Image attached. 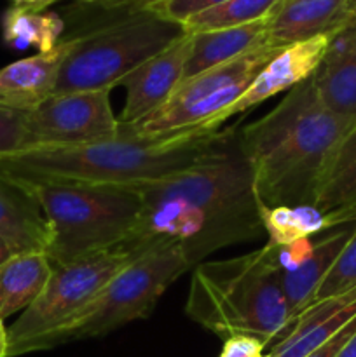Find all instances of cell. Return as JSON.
I'll list each match as a JSON object with an SVG mask.
<instances>
[{
    "instance_id": "d6986e66",
    "label": "cell",
    "mask_w": 356,
    "mask_h": 357,
    "mask_svg": "<svg viewBox=\"0 0 356 357\" xmlns=\"http://www.w3.org/2000/svg\"><path fill=\"white\" fill-rule=\"evenodd\" d=\"M269 21L271 17L243 24V26L191 33L192 47L187 65H185L184 80L206 72L213 66L230 61L237 56H243L244 52L251 51L258 44L267 40Z\"/></svg>"
},
{
    "instance_id": "7c38bea8",
    "label": "cell",
    "mask_w": 356,
    "mask_h": 357,
    "mask_svg": "<svg viewBox=\"0 0 356 357\" xmlns=\"http://www.w3.org/2000/svg\"><path fill=\"white\" fill-rule=\"evenodd\" d=\"M191 47L192 35L187 33L159 54L136 66L119 82L128 94L119 124H135L170 100L178 84L184 80Z\"/></svg>"
},
{
    "instance_id": "277c9868",
    "label": "cell",
    "mask_w": 356,
    "mask_h": 357,
    "mask_svg": "<svg viewBox=\"0 0 356 357\" xmlns=\"http://www.w3.org/2000/svg\"><path fill=\"white\" fill-rule=\"evenodd\" d=\"M185 314L225 340L250 337L264 347L281 342L297 321L267 244L192 268Z\"/></svg>"
},
{
    "instance_id": "8992f818",
    "label": "cell",
    "mask_w": 356,
    "mask_h": 357,
    "mask_svg": "<svg viewBox=\"0 0 356 357\" xmlns=\"http://www.w3.org/2000/svg\"><path fill=\"white\" fill-rule=\"evenodd\" d=\"M187 35L184 24L152 10L122 13L110 23L68 38L54 94L119 86L129 72Z\"/></svg>"
},
{
    "instance_id": "4fadbf2b",
    "label": "cell",
    "mask_w": 356,
    "mask_h": 357,
    "mask_svg": "<svg viewBox=\"0 0 356 357\" xmlns=\"http://www.w3.org/2000/svg\"><path fill=\"white\" fill-rule=\"evenodd\" d=\"M330 37L323 35V37L297 42V44H290L279 49L278 54L255 77L243 96L220 115V126L232 115L244 114L257 105L271 100L276 94L288 93L300 82L313 77L318 66L323 61Z\"/></svg>"
},
{
    "instance_id": "ac0fdd59",
    "label": "cell",
    "mask_w": 356,
    "mask_h": 357,
    "mask_svg": "<svg viewBox=\"0 0 356 357\" xmlns=\"http://www.w3.org/2000/svg\"><path fill=\"white\" fill-rule=\"evenodd\" d=\"M0 237H3L16 253H45L49 246V227L37 202L2 178Z\"/></svg>"
},
{
    "instance_id": "d4e9b609",
    "label": "cell",
    "mask_w": 356,
    "mask_h": 357,
    "mask_svg": "<svg viewBox=\"0 0 356 357\" xmlns=\"http://www.w3.org/2000/svg\"><path fill=\"white\" fill-rule=\"evenodd\" d=\"M356 288V229L342 251L339 253L337 260L334 261L332 268L328 271L327 278L323 279L321 286L318 288L313 302L332 298V296L344 295Z\"/></svg>"
},
{
    "instance_id": "5b68a950",
    "label": "cell",
    "mask_w": 356,
    "mask_h": 357,
    "mask_svg": "<svg viewBox=\"0 0 356 357\" xmlns=\"http://www.w3.org/2000/svg\"><path fill=\"white\" fill-rule=\"evenodd\" d=\"M49 227L45 255L54 265L117 250L138 222L142 199L131 185L20 183Z\"/></svg>"
},
{
    "instance_id": "e575fe53",
    "label": "cell",
    "mask_w": 356,
    "mask_h": 357,
    "mask_svg": "<svg viewBox=\"0 0 356 357\" xmlns=\"http://www.w3.org/2000/svg\"><path fill=\"white\" fill-rule=\"evenodd\" d=\"M349 13L356 20V0H349Z\"/></svg>"
},
{
    "instance_id": "484cf974",
    "label": "cell",
    "mask_w": 356,
    "mask_h": 357,
    "mask_svg": "<svg viewBox=\"0 0 356 357\" xmlns=\"http://www.w3.org/2000/svg\"><path fill=\"white\" fill-rule=\"evenodd\" d=\"M30 146L31 139L24 126V112L0 107V157Z\"/></svg>"
},
{
    "instance_id": "74e56055",
    "label": "cell",
    "mask_w": 356,
    "mask_h": 357,
    "mask_svg": "<svg viewBox=\"0 0 356 357\" xmlns=\"http://www.w3.org/2000/svg\"><path fill=\"white\" fill-rule=\"evenodd\" d=\"M260 357H272V356H269V354H267V356H260Z\"/></svg>"
},
{
    "instance_id": "cb8c5ba5",
    "label": "cell",
    "mask_w": 356,
    "mask_h": 357,
    "mask_svg": "<svg viewBox=\"0 0 356 357\" xmlns=\"http://www.w3.org/2000/svg\"><path fill=\"white\" fill-rule=\"evenodd\" d=\"M283 0H225L194 14L184 23L187 33L223 30L265 20L274 14Z\"/></svg>"
},
{
    "instance_id": "4dcf8cb0",
    "label": "cell",
    "mask_w": 356,
    "mask_h": 357,
    "mask_svg": "<svg viewBox=\"0 0 356 357\" xmlns=\"http://www.w3.org/2000/svg\"><path fill=\"white\" fill-rule=\"evenodd\" d=\"M337 357H356V331L351 335V338L346 342V345L341 349Z\"/></svg>"
},
{
    "instance_id": "8fae6325",
    "label": "cell",
    "mask_w": 356,
    "mask_h": 357,
    "mask_svg": "<svg viewBox=\"0 0 356 357\" xmlns=\"http://www.w3.org/2000/svg\"><path fill=\"white\" fill-rule=\"evenodd\" d=\"M355 229L356 222H349L335 227L334 232L321 237L316 243L311 239H300L286 246L267 243L293 316L299 317L300 312L311 305L318 288Z\"/></svg>"
},
{
    "instance_id": "83f0119b",
    "label": "cell",
    "mask_w": 356,
    "mask_h": 357,
    "mask_svg": "<svg viewBox=\"0 0 356 357\" xmlns=\"http://www.w3.org/2000/svg\"><path fill=\"white\" fill-rule=\"evenodd\" d=\"M264 344L250 337L227 338L220 357H260Z\"/></svg>"
},
{
    "instance_id": "52a82bcc",
    "label": "cell",
    "mask_w": 356,
    "mask_h": 357,
    "mask_svg": "<svg viewBox=\"0 0 356 357\" xmlns=\"http://www.w3.org/2000/svg\"><path fill=\"white\" fill-rule=\"evenodd\" d=\"M188 271L184 253L175 244H159L143 251L103 286L75 319L52 337L49 349L103 337L133 321L145 319L163 293Z\"/></svg>"
},
{
    "instance_id": "5bb4252c",
    "label": "cell",
    "mask_w": 356,
    "mask_h": 357,
    "mask_svg": "<svg viewBox=\"0 0 356 357\" xmlns=\"http://www.w3.org/2000/svg\"><path fill=\"white\" fill-rule=\"evenodd\" d=\"M314 89L327 110L356 119V20L335 31L323 61L313 75Z\"/></svg>"
},
{
    "instance_id": "9c48e42d",
    "label": "cell",
    "mask_w": 356,
    "mask_h": 357,
    "mask_svg": "<svg viewBox=\"0 0 356 357\" xmlns=\"http://www.w3.org/2000/svg\"><path fill=\"white\" fill-rule=\"evenodd\" d=\"M131 260V255L117 248L68 265H54L37 300L7 328V357L47 351L52 337L75 319Z\"/></svg>"
},
{
    "instance_id": "f546056e",
    "label": "cell",
    "mask_w": 356,
    "mask_h": 357,
    "mask_svg": "<svg viewBox=\"0 0 356 357\" xmlns=\"http://www.w3.org/2000/svg\"><path fill=\"white\" fill-rule=\"evenodd\" d=\"M138 0H101V2H98V6L105 10H121V13H124L126 9H129Z\"/></svg>"
},
{
    "instance_id": "3957f363",
    "label": "cell",
    "mask_w": 356,
    "mask_h": 357,
    "mask_svg": "<svg viewBox=\"0 0 356 357\" xmlns=\"http://www.w3.org/2000/svg\"><path fill=\"white\" fill-rule=\"evenodd\" d=\"M230 128H191L161 136H119L77 145H35L0 157V178L13 185H129L194 166L212 153Z\"/></svg>"
},
{
    "instance_id": "836d02e7",
    "label": "cell",
    "mask_w": 356,
    "mask_h": 357,
    "mask_svg": "<svg viewBox=\"0 0 356 357\" xmlns=\"http://www.w3.org/2000/svg\"><path fill=\"white\" fill-rule=\"evenodd\" d=\"M10 2H14V6H27L40 10V0H10Z\"/></svg>"
},
{
    "instance_id": "ba28073f",
    "label": "cell",
    "mask_w": 356,
    "mask_h": 357,
    "mask_svg": "<svg viewBox=\"0 0 356 357\" xmlns=\"http://www.w3.org/2000/svg\"><path fill=\"white\" fill-rule=\"evenodd\" d=\"M279 49L281 45L265 40L243 56L181 80L163 107L135 124L121 126V132L161 136L191 128L218 131L220 115L243 96Z\"/></svg>"
},
{
    "instance_id": "d6a6232c",
    "label": "cell",
    "mask_w": 356,
    "mask_h": 357,
    "mask_svg": "<svg viewBox=\"0 0 356 357\" xmlns=\"http://www.w3.org/2000/svg\"><path fill=\"white\" fill-rule=\"evenodd\" d=\"M9 352V338H7V328L3 319H0V357H7Z\"/></svg>"
},
{
    "instance_id": "603a6c76",
    "label": "cell",
    "mask_w": 356,
    "mask_h": 357,
    "mask_svg": "<svg viewBox=\"0 0 356 357\" xmlns=\"http://www.w3.org/2000/svg\"><path fill=\"white\" fill-rule=\"evenodd\" d=\"M262 223L269 244L286 246L300 239L335 229L328 215L313 204L279 206L262 209Z\"/></svg>"
},
{
    "instance_id": "6da1fadb",
    "label": "cell",
    "mask_w": 356,
    "mask_h": 357,
    "mask_svg": "<svg viewBox=\"0 0 356 357\" xmlns=\"http://www.w3.org/2000/svg\"><path fill=\"white\" fill-rule=\"evenodd\" d=\"M129 185L140 194L142 211L119 250L133 258L159 244H175L194 268L222 248L265 236L264 206L236 128L194 166Z\"/></svg>"
},
{
    "instance_id": "1f68e13d",
    "label": "cell",
    "mask_w": 356,
    "mask_h": 357,
    "mask_svg": "<svg viewBox=\"0 0 356 357\" xmlns=\"http://www.w3.org/2000/svg\"><path fill=\"white\" fill-rule=\"evenodd\" d=\"M14 255H17L16 251H14L13 248H10V244L7 243V241L3 239V237H0V265L6 264V261L9 260V258H13Z\"/></svg>"
},
{
    "instance_id": "ffe728a7",
    "label": "cell",
    "mask_w": 356,
    "mask_h": 357,
    "mask_svg": "<svg viewBox=\"0 0 356 357\" xmlns=\"http://www.w3.org/2000/svg\"><path fill=\"white\" fill-rule=\"evenodd\" d=\"M314 206L334 227L356 222V124L339 145Z\"/></svg>"
},
{
    "instance_id": "7402d4cb",
    "label": "cell",
    "mask_w": 356,
    "mask_h": 357,
    "mask_svg": "<svg viewBox=\"0 0 356 357\" xmlns=\"http://www.w3.org/2000/svg\"><path fill=\"white\" fill-rule=\"evenodd\" d=\"M65 23L56 13L37 10L27 6H13L2 16V37L14 49L37 47L49 52L59 44Z\"/></svg>"
},
{
    "instance_id": "d590c367",
    "label": "cell",
    "mask_w": 356,
    "mask_h": 357,
    "mask_svg": "<svg viewBox=\"0 0 356 357\" xmlns=\"http://www.w3.org/2000/svg\"><path fill=\"white\" fill-rule=\"evenodd\" d=\"M52 2H56V0H40V10H44L47 6H51Z\"/></svg>"
},
{
    "instance_id": "30bf717a",
    "label": "cell",
    "mask_w": 356,
    "mask_h": 357,
    "mask_svg": "<svg viewBox=\"0 0 356 357\" xmlns=\"http://www.w3.org/2000/svg\"><path fill=\"white\" fill-rule=\"evenodd\" d=\"M108 94V89L52 94L24 112L31 146L77 145L119 136L121 124Z\"/></svg>"
},
{
    "instance_id": "e0dca14e",
    "label": "cell",
    "mask_w": 356,
    "mask_h": 357,
    "mask_svg": "<svg viewBox=\"0 0 356 357\" xmlns=\"http://www.w3.org/2000/svg\"><path fill=\"white\" fill-rule=\"evenodd\" d=\"M356 317V288L344 295L311 303L300 312L290 333L271 347L272 357H306Z\"/></svg>"
},
{
    "instance_id": "44dd1931",
    "label": "cell",
    "mask_w": 356,
    "mask_h": 357,
    "mask_svg": "<svg viewBox=\"0 0 356 357\" xmlns=\"http://www.w3.org/2000/svg\"><path fill=\"white\" fill-rule=\"evenodd\" d=\"M52 274L45 253H17L0 265V319L28 309L37 300Z\"/></svg>"
},
{
    "instance_id": "4316f807",
    "label": "cell",
    "mask_w": 356,
    "mask_h": 357,
    "mask_svg": "<svg viewBox=\"0 0 356 357\" xmlns=\"http://www.w3.org/2000/svg\"><path fill=\"white\" fill-rule=\"evenodd\" d=\"M222 2H225V0H140L135 7L136 9L152 10V13L159 14L166 20L184 24L194 14Z\"/></svg>"
},
{
    "instance_id": "2e32d148",
    "label": "cell",
    "mask_w": 356,
    "mask_h": 357,
    "mask_svg": "<svg viewBox=\"0 0 356 357\" xmlns=\"http://www.w3.org/2000/svg\"><path fill=\"white\" fill-rule=\"evenodd\" d=\"M351 20L349 0H283L269 21L267 40L285 47L330 37Z\"/></svg>"
},
{
    "instance_id": "9a60e30c",
    "label": "cell",
    "mask_w": 356,
    "mask_h": 357,
    "mask_svg": "<svg viewBox=\"0 0 356 357\" xmlns=\"http://www.w3.org/2000/svg\"><path fill=\"white\" fill-rule=\"evenodd\" d=\"M68 47L66 38L52 51L38 52L0 68V107L27 112L51 98Z\"/></svg>"
},
{
    "instance_id": "7a4b0ae2",
    "label": "cell",
    "mask_w": 356,
    "mask_h": 357,
    "mask_svg": "<svg viewBox=\"0 0 356 357\" xmlns=\"http://www.w3.org/2000/svg\"><path fill=\"white\" fill-rule=\"evenodd\" d=\"M355 124L323 107L309 77L267 115L239 129L262 206L316 204L332 159Z\"/></svg>"
},
{
    "instance_id": "8d00e7d4",
    "label": "cell",
    "mask_w": 356,
    "mask_h": 357,
    "mask_svg": "<svg viewBox=\"0 0 356 357\" xmlns=\"http://www.w3.org/2000/svg\"><path fill=\"white\" fill-rule=\"evenodd\" d=\"M82 2H89V3H98V2H101V0H82Z\"/></svg>"
},
{
    "instance_id": "f1b7e54d",
    "label": "cell",
    "mask_w": 356,
    "mask_h": 357,
    "mask_svg": "<svg viewBox=\"0 0 356 357\" xmlns=\"http://www.w3.org/2000/svg\"><path fill=\"white\" fill-rule=\"evenodd\" d=\"M356 331V317L348 324V326L342 328L335 337H332L330 340L325 342L323 345H320L318 349H314L313 352H309L306 357H337L341 349L344 347L346 342L351 338V335Z\"/></svg>"
}]
</instances>
